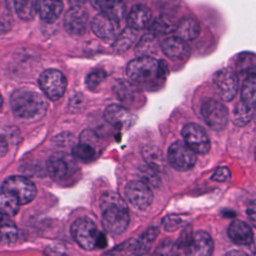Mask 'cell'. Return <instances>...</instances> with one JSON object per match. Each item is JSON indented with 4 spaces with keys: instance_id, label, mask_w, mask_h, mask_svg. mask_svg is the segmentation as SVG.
<instances>
[{
    "instance_id": "40",
    "label": "cell",
    "mask_w": 256,
    "mask_h": 256,
    "mask_svg": "<svg viewBox=\"0 0 256 256\" xmlns=\"http://www.w3.org/2000/svg\"><path fill=\"white\" fill-rule=\"evenodd\" d=\"M231 177V173L230 170L226 167H219L215 173L212 175L211 179L218 181V182H225L227 180H229Z\"/></svg>"
},
{
    "instance_id": "3",
    "label": "cell",
    "mask_w": 256,
    "mask_h": 256,
    "mask_svg": "<svg viewBox=\"0 0 256 256\" xmlns=\"http://www.w3.org/2000/svg\"><path fill=\"white\" fill-rule=\"evenodd\" d=\"M167 74L166 63L152 56H138L127 65L128 77L139 84L150 85L163 81Z\"/></svg>"
},
{
    "instance_id": "15",
    "label": "cell",
    "mask_w": 256,
    "mask_h": 256,
    "mask_svg": "<svg viewBox=\"0 0 256 256\" xmlns=\"http://www.w3.org/2000/svg\"><path fill=\"white\" fill-rule=\"evenodd\" d=\"M104 117L105 120L112 126L125 130L129 129L136 122L135 114H133L126 107L117 104L108 106L105 109Z\"/></svg>"
},
{
    "instance_id": "11",
    "label": "cell",
    "mask_w": 256,
    "mask_h": 256,
    "mask_svg": "<svg viewBox=\"0 0 256 256\" xmlns=\"http://www.w3.org/2000/svg\"><path fill=\"white\" fill-rule=\"evenodd\" d=\"M124 194L127 200L138 209L147 208L153 200L150 186L141 180L130 181L124 189Z\"/></svg>"
},
{
    "instance_id": "20",
    "label": "cell",
    "mask_w": 256,
    "mask_h": 256,
    "mask_svg": "<svg viewBox=\"0 0 256 256\" xmlns=\"http://www.w3.org/2000/svg\"><path fill=\"white\" fill-rule=\"evenodd\" d=\"M228 236L239 245H248L253 241V232L251 227L241 220H234L228 227Z\"/></svg>"
},
{
    "instance_id": "9",
    "label": "cell",
    "mask_w": 256,
    "mask_h": 256,
    "mask_svg": "<svg viewBox=\"0 0 256 256\" xmlns=\"http://www.w3.org/2000/svg\"><path fill=\"white\" fill-rule=\"evenodd\" d=\"M74 159L63 152L52 154L47 160V171L49 175L57 181H61L71 176L75 171Z\"/></svg>"
},
{
    "instance_id": "16",
    "label": "cell",
    "mask_w": 256,
    "mask_h": 256,
    "mask_svg": "<svg viewBox=\"0 0 256 256\" xmlns=\"http://www.w3.org/2000/svg\"><path fill=\"white\" fill-rule=\"evenodd\" d=\"M160 47L163 53L174 61L186 59L190 54V47L185 40L178 36H170L162 40Z\"/></svg>"
},
{
    "instance_id": "24",
    "label": "cell",
    "mask_w": 256,
    "mask_h": 256,
    "mask_svg": "<svg viewBox=\"0 0 256 256\" xmlns=\"http://www.w3.org/2000/svg\"><path fill=\"white\" fill-rule=\"evenodd\" d=\"M241 101L250 109H256V73L250 74L241 88Z\"/></svg>"
},
{
    "instance_id": "31",
    "label": "cell",
    "mask_w": 256,
    "mask_h": 256,
    "mask_svg": "<svg viewBox=\"0 0 256 256\" xmlns=\"http://www.w3.org/2000/svg\"><path fill=\"white\" fill-rule=\"evenodd\" d=\"M254 110L247 107L242 101L237 103L232 112V121L237 126L246 125L252 118Z\"/></svg>"
},
{
    "instance_id": "8",
    "label": "cell",
    "mask_w": 256,
    "mask_h": 256,
    "mask_svg": "<svg viewBox=\"0 0 256 256\" xmlns=\"http://www.w3.org/2000/svg\"><path fill=\"white\" fill-rule=\"evenodd\" d=\"M201 115L213 130H222L228 123L229 115L226 106L215 99H208L202 104Z\"/></svg>"
},
{
    "instance_id": "36",
    "label": "cell",
    "mask_w": 256,
    "mask_h": 256,
    "mask_svg": "<svg viewBox=\"0 0 256 256\" xmlns=\"http://www.w3.org/2000/svg\"><path fill=\"white\" fill-rule=\"evenodd\" d=\"M140 176L142 178V180L147 183L149 186H153V187H157L160 183V178L157 174V170L153 167H151L150 165L145 166V167H141V169L139 170Z\"/></svg>"
},
{
    "instance_id": "37",
    "label": "cell",
    "mask_w": 256,
    "mask_h": 256,
    "mask_svg": "<svg viewBox=\"0 0 256 256\" xmlns=\"http://www.w3.org/2000/svg\"><path fill=\"white\" fill-rule=\"evenodd\" d=\"M106 77V73L104 70L97 69L91 71L86 77V85L90 89H95Z\"/></svg>"
},
{
    "instance_id": "14",
    "label": "cell",
    "mask_w": 256,
    "mask_h": 256,
    "mask_svg": "<svg viewBox=\"0 0 256 256\" xmlns=\"http://www.w3.org/2000/svg\"><path fill=\"white\" fill-rule=\"evenodd\" d=\"M89 17L81 6H72L64 16V27L72 35H82L88 27Z\"/></svg>"
},
{
    "instance_id": "22",
    "label": "cell",
    "mask_w": 256,
    "mask_h": 256,
    "mask_svg": "<svg viewBox=\"0 0 256 256\" xmlns=\"http://www.w3.org/2000/svg\"><path fill=\"white\" fill-rule=\"evenodd\" d=\"M92 6L99 12H105L121 21L125 15L123 0H90Z\"/></svg>"
},
{
    "instance_id": "39",
    "label": "cell",
    "mask_w": 256,
    "mask_h": 256,
    "mask_svg": "<svg viewBox=\"0 0 256 256\" xmlns=\"http://www.w3.org/2000/svg\"><path fill=\"white\" fill-rule=\"evenodd\" d=\"M183 223V220L179 215H167L163 219L164 229L167 231H174L178 229Z\"/></svg>"
},
{
    "instance_id": "7",
    "label": "cell",
    "mask_w": 256,
    "mask_h": 256,
    "mask_svg": "<svg viewBox=\"0 0 256 256\" xmlns=\"http://www.w3.org/2000/svg\"><path fill=\"white\" fill-rule=\"evenodd\" d=\"M168 161L178 171H187L196 163L195 152L182 141L172 143L168 148Z\"/></svg>"
},
{
    "instance_id": "35",
    "label": "cell",
    "mask_w": 256,
    "mask_h": 256,
    "mask_svg": "<svg viewBox=\"0 0 256 256\" xmlns=\"http://www.w3.org/2000/svg\"><path fill=\"white\" fill-rule=\"evenodd\" d=\"M236 67L239 71L245 72L256 68V55L250 52H244L238 55Z\"/></svg>"
},
{
    "instance_id": "48",
    "label": "cell",
    "mask_w": 256,
    "mask_h": 256,
    "mask_svg": "<svg viewBox=\"0 0 256 256\" xmlns=\"http://www.w3.org/2000/svg\"><path fill=\"white\" fill-rule=\"evenodd\" d=\"M255 160H256V148H255Z\"/></svg>"
},
{
    "instance_id": "46",
    "label": "cell",
    "mask_w": 256,
    "mask_h": 256,
    "mask_svg": "<svg viewBox=\"0 0 256 256\" xmlns=\"http://www.w3.org/2000/svg\"><path fill=\"white\" fill-rule=\"evenodd\" d=\"M2 104H3V100H2V96H1V94H0V109H1V107H2Z\"/></svg>"
},
{
    "instance_id": "44",
    "label": "cell",
    "mask_w": 256,
    "mask_h": 256,
    "mask_svg": "<svg viewBox=\"0 0 256 256\" xmlns=\"http://www.w3.org/2000/svg\"><path fill=\"white\" fill-rule=\"evenodd\" d=\"M250 250H251V252H252L253 254L256 255V241H252V242L250 243Z\"/></svg>"
},
{
    "instance_id": "41",
    "label": "cell",
    "mask_w": 256,
    "mask_h": 256,
    "mask_svg": "<svg viewBox=\"0 0 256 256\" xmlns=\"http://www.w3.org/2000/svg\"><path fill=\"white\" fill-rule=\"evenodd\" d=\"M246 213H247V216H248L250 222L256 227V199L252 200L248 204Z\"/></svg>"
},
{
    "instance_id": "5",
    "label": "cell",
    "mask_w": 256,
    "mask_h": 256,
    "mask_svg": "<svg viewBox=\"0 0 256 256\" xmlns=\"http://www.w3.org/2000/svg\"><path fill=\"white\" fill-rule=\"evenodd\" d=\"M1 189L13 196L20 205L31 202L37 192L34 183L23 176H11L6 178Z\"/></svg>"
},
{
    "instance_id": "25",
    "label": "cell",
    "mask_w": 256,
    "mask_h": 256,
    "mask_svg": "<svg viewBox=\"0 0 256 256\" xmlns=\"http://www.w3.org/2000/svg\"><path fill=\"white\" fill-rule=\"evenodd\" d=\"M158 233H159V230L157 227H151L148 230H146L139 237L138 240L131 243V246H129L128 248L132 253H136V254L146 253L149 250L152 242L158 236Z\"/></svg>"
},
{
    "instance_id": "27",
    "label": "cell",
    "mask_w": 256,
    "mask_h": 256,
    "mask_svg": "<svg viewBox=\"0 0 256 256\" xmlns=\"http://www.w3.org/2000/svg\"><path fill=\"white\" fill-rule=\"evenodd\" d=\"M136 39H137L136 29H133L128 26L120 34H118V36L116 37L113 43V48L117 52L126 51L128 48L132 46V44H134Z\"/></svg>"
},
{
    "instance_id": "33",
    "label": "cell",
    "mask_w": 256,
    "mask_h": 256,
    "mask_svg": "<svg viewBox=\"0 0 256 256\" xmlns=\"http://www.w3.org/2000/svg\"><path fill=\"white\" fill-rule=\"evenodd\" d=\"M176 24L173 23L171 18L167 15H162L152 21L150 25L151 32L156 34H167L175 30Z\"/></svg>"
},
{
    "instance_id": "32",
    "label": "cell",
    "mask_w": 256,
    "mask_h": 256,
    "mask_svg": "<svg viewBox=\"0 0 256 256\" xmlns=\"http://www.w3.org/2000/svg\"><path fill=\"white\" fill-rule=\"evenodd\" d=\"M17 235L15 224L7 217H4L0 223V242L3 244H12L16 241Z\"/></svg>"
},
{
    "instance_id": "26",
    "label": "cell",
    "mask_w": 256,
    "mask_h": 256,
    "mask_svg": "<svg viewBox=\"0 0 256 256\" xmlns=\"http://www.w3.org/2000/svg\"><path fill=\"white\" fill-rule=\"evenodd\" d=\"M158 49V42L156 35L154 33H148L141 37L137 46H136V54L138 56H151L155 54Z\"/></svg>"
},
{
    "instance_id": "45",
    "label": "cell",
    "mask_w": 256,
    "mask_h": 256,
    "mask_svg": "<svg viewBox=\"0 0 256 256\" xmlns=\"http://www.w3.org/2000/svg\"><path fill=\"white\" fill-rule=\"evenodd\" d=\"M227 254H230V255H234V254H240V255H246V253H244L243 251H231V252H228Z\"/></svg>"
},
{
    "instance_id": "29",
    "label": "cell",
    "mask_w": 256,
    "mask_h": 256,
    "mask_svg": "<svg viewBox=\"0 0 256 256\" xmlns=\"http://www.w3.org/2000/svg\"><path fill=\"white\" fill-rule=\"evenodd\" d=\"M73 156L79 160H82L84 162H90L93 161L99 154V151L95 149L92 145L80 141L78 144H76L73 147Z\"/></svg>"
},
{
    "instance_id": "34",
    "label": "cell",
    "mask_w": 256,
    "mask_h": 256,
    "mask_svg": "<svg viewBox=\"0 0 256 256\" xmlns=\"http://www.w3.org/2000/svg\"><path fill=\"white\" fill-rule=\"evenodd\" d=\"M143 157L145 158L148 165L159 170L163 167V157L161 151L155 146H145L143 148Z\"/></svg>"
},
{
    "instance_id": "17",
    "label": "cell",
    "mask_w": 256,
    "mask_h": 256,
    "mask_svg": "<svg viewBox=\"0 0 256 256\" xmlns=\"http://www.w3.org/2000/svg\"><path fill=\"white\" fill-rule=\"evenodd\" d=\"M214 243L211 236L205 231H197L193 234L187 254L194 256H209L212 254Z\"/></svg>"
},
{
    "instance_id": "1",
    "label": "cell",
    "mask_w": 256,
    "mask_h": 256,
    "mask_svg": "<svg viewBox=\"0 0 256 256\" xmlns=\"http://www.w3.org/2000/svg\"><path fill=\"white\" fill-rule=\"evenodd\" d=\"M102 224L107 232L120 235L128 227L130 217L124 199L112 191L104 192L100 197Z\"/></svg>"
},
{
    "instance_id": "47",
    "label": "cell",
    "mask_w": 256,
    "mask_h": 256,
    "mask_svg": "<svg viewBox=\"0 0 256 256\" xmlns=\"http://www.w3.org/2000/svg\"><path fill=\"white\" fill-rule=\"evenodd\" d=\"M4 219V215H2V214H0V223L2 222V220Z\"/></svg>"
},
{
    "instance_id": "13",
    "label": "cell",
    "mask_w": 256,
    "mask_h": 256,
    "mask_svg": "<svg viewBox=\"0 0 256 256\" xmlns=\"http://www.w3.org/2000/svg\"><path fill=\"white\" fill-rule=\"evenodd\" d=\"M120 22L108 13L99 12L91 22V29L97 37L103 40H110L116 36Z\"/></svg>"
},
{
    "instance_id": "21",
    "label": "cell",
    "mask_w": 256,
    "mask_h": 256,
    "mask_svg": "<svg viewBox=\"0 0 256 256\" xmlns=\"http://www.w3.org/2000/svg\"><path fill=\"white\" fill-rule=\"evenodd\" d=\"M176 36L185 41L196 39L200 34V24L196 18L192 16H185L181 18L175 26L174 30Z\"/></svg>"
},
{
    "instance_id": "6",
    "label": "cell",
    "mask_w": 256,
    "mask_h": 256,
    "mask_svg": "<svg viewBox=\"0 0 256 256\" xmlns=\"http://www.w3.org/2000/svg\"><path fill=\"white\" fill-rule=\"evenodd\" d=\"M39 86L50 100H58L64 94L67 80L64 74L57 69H47L39 77Z\"/></svg>"
},
{
    "instance_id": "28",
    "label": "cell",
    "mask_w": 256,
    "mask_h": 256,
    "mask_svg": "<svg viewBox=\"0 0 256 256\" xmlns=\"http://www.w3.org/2000/svg\"><path fill=\"white\" fill-rule=\"evenodd\" d=\"M114 93L116 96L123 102V103H130L134 100V97L136 95V89L135 86L123 79H119L118 81L115 82L113 86Z\"/></svg>"
},
{
    "instance_id": "23",
    "label": "cell",
    "mask_w": 256,
    "mask_h": 256,
    "mask_svg": "<svg viewBox=\"0 0 256 256\" xmlns=\"http://www.w3.org/2000/svg\"><path fill=\"white\" fill-rule=\"evenodd\" d=\"M7 7L17 13L23 20L33 19L36 12V2L33 0H5Z\"/></svg>"
},
{
    "instance_id": "4",
    "label": "cell",
    "mask_w": 256,
    "mask_h": 256,
    "mask_svg": "<svg viewBox=\"0 0 256 256\" xmlns=\"http://www.w3.org/2000/svg\"><path fill=\"white\" fill-rule=\"evenodd\" d=\"M71 234L76 243L85 250L97 248L100 232L96 224L87 217H82L74 221L71 226Z\"/></svg>"
},
{
    "instance_id": "12",
    "label": "cell",
    "mask_w": 256,
    "mask_h": 256,
    "mask_svg": "<svg viewBox=\"0 0 256 256\" xmlns=\"http://www.w3.org/2000/svg\"><path fill=\"white\" fill-rule=\"evenodd\" d=\"M214 84L224 101H231L237 94L239 80L237 74L230 68L217 71L213 77Z\"/></svg>"
},
{
    "instance_id": "30",
    "label": "cell",
    "mask_w": 256,
    "mask_h": 256,
    "mask_svg": "<svg viewBox=\"0 0 256 256\" xmlns=\"http://www.w3.org/2000/svg\"><path fill=\"white\" fill-rule=\"evenodd\" d=\"M19 202L4 190H0V214L13 216L19 211Z\"/></svg>"
},
{
    "instance_id": "43",
    "label": "cell",
    "mask_w": 256,
    "mask_h": 256,
    "mask_svg": "<svg viewBox=\"0 0 256 256\" xmlns=\"http://www.w3.org/2000/svg\"><path fill=\"white\" fill-rule=\"evenodd\" d=\"M69 3L72 5V6H81L82 4H84L87 0H68Z\"/></svg>"
},
{
    "instance_id": "19",
    "label": "cell",
    "mask_w": 256,
    "mask_h": 256,
    "mask_svg": "<svg viewBox=\"0 0 256 256\" xmlns=\"http://www.w3.org/2000/svg\"><path fill=\"white\" fill-rule=\"evenodd\" d=\"M63 11V3L61 0H37L36 12L41 20L46 23L55 22Z\"/></svg>"
},
{
    "instance_id": "42",
    "label": "cell",
    "mask_w": 256,
    "mask_h": 256,
    "mask_svg": "<svg viewBox=\"0 0 256 256\" xmlns=\"http://www.w3.org/2000/svg\"><path fill=\"white\" fill-rule=\"evenodd\" d=\"M7 150H8L7 142H6L5 138L2 135H0V157L4 156L7 152Z\"/></svg>"
},
{
    "instance_id": "2",
    "label": "cell",
    "mask_w": 256,
    "mask_h": 256,
    "mask_svg": "<svg viewBox=\"0 0 256 256\" xmlns=\"http://www.w3.org/2000/svg\"><path fill=\"white\" fill-rule=\"evenodd\" d=\"M10 105L14 115L24 121L40 120L48 108L46 99L40 93L23 88L12 93Z\"/></svg>"
},
{
    "instance_id": "10",
    "label": "cell",
    "mask_w": 256,
    "mask_h": 256,
    "mask_svg": "<svg viewBox=\"0 0 256 256\" xmlns=\"http://www.w3.org/2000/svg\"><path fill=\"white\" fill-rule=\"evenodd\" d=\"M185 143L195 152L206 154L210 150V139L205 130L196 123H188L182 128Z\"/></svg>"
},
{
    "instance_id": "18",
    "label": "cell",
    "mask_w": 256,
    "mask_h": 256,
    "mask_svg": "<svg viewBox=\"0 0 256 256\" xmlns=\"http://www.w3.org/2000/svg\"><path fill=\"white\" fill-rule=\"evenodd\" d=\"M152 23L151 10L142 4H137L132 7L127 17V24L129 27L140 30L147 28Z\"/></svg>"
},
{
    "instance_id": "38",
    "label": "cell",
    "mask_w": 256,
    "mask_h": 256,
    "mask_svg": "<svg viewBox=\"0 0 256 256\" xmlns=\"http://www.w3.org/2000/svg\"><path fill=\"white\" fill-rule=\"evenodd\" d=\"M80 141H83V142H86V143L92 145L99 152L101 150V145H102L101 139H100L99 135H97L92 130H85V131H83L81 133V136H80Z\"/></svg>"
}]
</instances>
